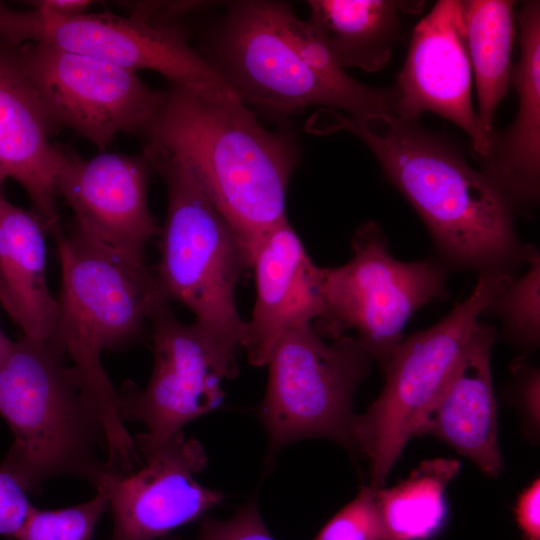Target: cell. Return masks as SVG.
<instances>
[{
    "mask_svg": "<svg viewBox=\"0 0 540 540\" xmlns=\"http://www.w3.org/2000/svg\"><path fill=\"white\" fill-rule=\"evenodd\" d=\"M312 131H347L372 151L384 174L424 222L448 267L514 272L531 245L516 233L514 208L460 151L416 120L387 113L350 116L322 108Z\"/></svg>",
    "mask_w": 540,
    "mask_h": 540,
    "instance_id": "cell-1",
    "label": "cell"
},
{
    "mask_svg": "<svg viewBox=\"0 0 540 540\" xmlns=\"http://www.w3.org/2000/svg\"><path fill=\"white\" fill-rule=\"evenodd\" d=\"M189 169L239 242L250 267L263 236L286 218L298 163L292 133L271 131L229 88L169 84L142 134Z\"/></svg>",
    "mask_w": 540,
    "mask_h": 540,
    "instance_id": "cell-2",
    "label": "cell"
},
{
    "mask_svg": "<svg viewBox=\"0 0 540 540\" xmlns=\"http://www.w3.org/2000/svg\"><path fill=\"white\" fill-rule=\"evenodd\" d=\"M65 357L51 342L20 334L0 360V414L14 436L0 465L28 493L67 475L95 487L107 472L103 417Z\"/></svg>",
    "mask_w": 540,
    "mask_h": 540,
    "instance_id": "cell-3",
    "label": "cell"
},
{
    "mask_svg": "<svg viewBox=\"0 0 540 540\" xmlns=\"http://www.w3.org/2000/svg\"><path fill=\"white\" fill-rule=\"evenodd\" d=\"M61 264L59 317L49 342L73 362L81 387L101 412L107 430H123L120 398L104 370L103 350L137 339L144 325L170 299L144 258L92 239L76 226L55 232Z\"/></svg>",
    "mask_w": 540,
    "mask_h": 540,
    "instance_id": "cell-4",
    "label": "cell"
},
{
    "mask_svg": "<svg viewBox=\"0 0 540 540\" xmlns=\"http://www.w3.org/2000/svg\"><path fill=\"white\" fill-rule=\"evenodd\" d=\"M142 153L163 178L168 195L154 270L159 283L170 301L182 303L195 315V323L237 351L245 321L236 305V287L250 268L244 252L181 160L147 145Z\"/></svg>",
    "mask_w": 540,
    "mask_h": 540,
    "instance_id": "cell-5",
    "label": "cell"
},
{
    "mask_svg": "<svg viewBox=\"0 0 540 540\" xmlns=\"http://www.w3.org/2000/svg\"><path fill=\"white\" fill-rule=\"evenodd\" d=\"M513 277L506 271L480 273L467 298L396 348L384 369L381 393L352 424L353 448L369 460L371 487L382 486L405 445L418 435L454 375L480 315Z\"/></svg>",
    "mask_w": 540,
    "mask_h": 540,
    "instance_id": "cell-6",
    "label": "cell"
},
{
    "mask_svg": "<svg viewBox=\"0 0 540 540\" xmlns=\"http://www.w3.org/2000/svg\"><path fill=\"white\" fill-rule=\"evenodd\" d=\"M291 6L282 1L228 2L204 57L245 104L276 116L310 106L340 109L350 116L393 113L391 88L374 96L344 91L302 60L286 30Z\"/></svg>",
    "mask_w": 540,
    "mask_h": 540,
    "instance_id": "cell-7",
    "label": "cell"
},
{
    "mask_svg": "<svg viewBox=\"0 0 540 540\" xmlns=\"http://www.w3.org/2000/svg\"><path fill=\"white\" fill-rule=\"evenodd\" d=\"M350 260L327 268L323 312L312 323L326 339L352 330L384 370L403 340L412 315L448 295V266L439 259L404 262L390 252L380 225L362 223L355 231Z\"/></svg>",
    "mask_w": 540,
    "mask_h": 540,
    "instance_id": "cell-8",
    "label": "cell"
},
{
    "mask_svg": "<svg viewBox=\"0 0 540 540\" xmlns=\"http://www.w3.org/2000/svg\"><path fill=\"white\" fill-rule=\"evenodd\" d=\"M329 340L307 324L289 330L274 346L260 407L271 454L317 437L353 448V398L373 360L355 336Z\"/></svg>",
    "mask_w": 540,
    "mask_h": 540,
    "instance_id": "cell-9",
    "label": "cell"
},
{
    "mask_svg": "<svg viewBox=\"0 0 540 540\" xmlns=\"http://www.w3.org/2000/svg\"><path fill=\"white\" fill-rule=\"evenodd\" d=\"M154 366L143 390L123 382L118 395L122 420L139 421L145 432L134 439L146 460L189 422L219 407L222 383L237 374L235 350L197 323L186 324L169 303L152 316Z\"/></svg>",
    "mask_w": 540,
    "mask_h": 540,
    "instance_id": "cell-10",
    "label": "cell"
},
{
    "mask_svg": "<svg viewBox=\"0 0 540 540\" xmlns=\"http://www.w3.org/2000/svg\"><path fill=\"white\" fill-rule=\"evenodd\" d=\"M0 35L18 43H47L98 58L129 71L152 70L169 84L226 87L225 82L189 42L179 19L109 11L56 17L36 9L15 10L0 2Z\"/></svg>",
    "mask_w": 540,
    "mask_h": 540,
    "instance_id": "cell-11",
    "label": "cell"
},
{
    "mask_svg": "<svg viewBox=\"0 0 540 540\" xmlns=\"http://www.w3.org/2000/svg\"><path fill=\"white\" fill-rule=\"evenodd\" d=\"M21 51L57 127L73 129L101 152L119 133L142 136L163 101L164 90L113 63L47 43H23Z\"/></svg>",
    "mask_w": 540,
    "mask_h": 540,
    "instance_id": "cell-12",
    "label": "cell"
},
{
    "mask_svg": "<svg viewBox=\"0 0 540 540\" xmlns=\"http://www.w3.org/2000/svg\"><path fill=\"white\" fill-rule=\"evenodd\" d=\"M137 470L105 472L95 488L106 497L113 520L111 540H155L201 518L224 494L200 484L207 465L203 445L182 431Z\"/></svg>",
    "mask_w": 540,
    "mask_h": 540,
    "instance_id": "cell-13",
    "label": "cell"
},
{
    "mask_svg": "<svg viewBox=\"0 0 540 540\" xmlns=\"http://www.w3.org/2000/svg\"><path fill=\"white\" fill-rule=\"evenodd\" d=\"M472 69L468 55L462 1L440 0L415 26L396 84L393 115L416 120L436 113L459 126L480 159L489 145L473 110Z\"/></svg>",
    "mask_w": 540,
    "mask_h": 540,
    "instance_id": "cell-14",
    "label": "cell"
},
{
    "mask_svg": "<svg viewBox=\"0 0 540 540\" xmlns=\"http://www.w3.org/2000/svg\"><path fill=\"white\" fill-rule=\"evenodd\" d=\"M150 169L143 153L105 151L84 160L64 147L55 189L71 207L79 230L107 247L143 259L147 243L161 230L148 207Z\"/></svg>",
    "mask_w": 540,
    "mask_h": 540,
    "instance_id": "cell-15",
    "label": "cell"
},
{
    "mask_svg": "<svg viewBox=\"0 0 540 540\" xmlns=\"http://www.w3.org/2000/svg\"><path fill=\"white\" fill-rule=\"evenodd\" d=\"M58 130L28 74L21 44L0 35V170L25 189L50 234L62 228L55 180L64 147L51 141Z\"/></svg>",
    "mask_w": 540,
    "mask_h": 540,
    "instance_id": "cell-16",
    "label": "cell"
},
{
    "mask_svg": "<svg viewBox=\"0 0 540 540\" xmlns=\"http://www.w3.org/2000/svg\"><path fill=\"white\" fill-rule=\"evenodd\" d=\"M250 268L256 299L242 347L252 365L264 366L285 333L321 316L327 268L312 261L287 217L257 244Z\"/></svg>",
    "mask_w": 540,
    "mask_h": 540,
    "instance_id": "cell-17",
    "label": "cell"
},
{
    "mask_svg": "<svg viewBox=\"0 0 540 540\" xmlns=\"http://www.w3.org/2000/svg\"><path fill=\"white\" fill-rule=\"evenodd\" d=\"M496 337L493 326L477 322L454 375L418 433L444 441L490 477L503 469L491 374Z\"/></svg>",
    "mask_w": 540,
    "mask_h": 540,
    "instance_id": "cell-18",
    "label": "cell"
},
{
    "mask_svg": "<svg viewBox=\"0 0 540 540\" xmlns=\"http://www.w3.org/2000/svg\"><path fill=\"white\" fill-rule=\"evenodd\" d=\"M520 57L510 81L518 96L512 125L494 132L482 172L514 210L533 207L540 192V3L525 1L516 15Z\"/></svg>",
    "mask_w": 540,
    "mask_h": 540,
    "instance_id": "cell-19",
    "label": "cell"
},
{
    "mask_svg": "<svg viewBox=\"0 0 540 540\" xmlns=\"http://www.w3.org/2000/svg\"><path fill=\"white\" fill-rule=\"evenodd\" d=\"M45 226L0 196V304L21 335L47 341L59 317V305L46 278Z\"/></svg>",
    "mask_w": 540,
    "mask_h": 540,
    "instance_id": "cell-20",
    "label": "cell"
},
{
    "mask_svg": "<svg viewBox=\"0 0 540 540\" xmlns=\"http://www.w3.org/2000/svg\"><path fill=\"white\" fill-rule=\"evenodd\" d=\"M309 21L320 31L345 69L375 72L390 60L401 37L400 14L417 13L423 2L394 0H310Z\"/></svg>",
    "mask_w": 540,
    "mask_h": 540,
    "instance_id": "cell-21",
    "label": "cell"
},
{
    "mask_svg": "<svg viewBox=\"0 0 540 540\" xmlns=\"http://www.w3.org/2000/svg\"><path fill=\"white\" fill-rule=\"evenodd\" d=\"M465 37L473 71L479 130L489 145L499 103L508 90L515 36V2L507 0L462 1Z\"/></svg>",
    "mask_w": 540,
    "mask_h": 540,
    "instance_id": "cell-22",
    "label": "cell"
},
{
    "mask_svg": "<svg viewBox=\"0 0 540 540\" xmlns=\"http://www.w3.org/2000/svg\"><path fill=\"white\" fill-rule=\"evenodd\" d=\"M455 459L422 462L391 488L376 489V505L385 540H430L448 516L446 488L460 471Z\"/></svg>",
    "mask_w": 540,
    "mask_h": 540,
    "instance_id": "cell-23",
    "label": "cell"
},
{
    "mask_svg": "<svg viewBox=\"0 0 540 540\" xmlns=\"http://www.w3.org/2000/svg\"><path fill=\"white\" fill-rule=\"evenodd\" d=\"M527 270L512 280L493 298L484 313L500 319L511 340L534 349L540 340V255L531 246Z\"/></svg>",
    "mask_w": 540,
    "mask_h": 540,
    "instance_id": "cell-24",
    "label": "cell"
},
{
    "mask_svg": "<svg viewBox=\"0 0 540 540\" xmlns=\"http://www.w3.org/2000/svg\"><path fill=\"white\" fill-rule=\"evenodd\" d=\"M81 504L45 510L33 506L11 540H92L98 521L107 510L103 492Z\"/></svg>",
    "mask_w": 540,
    "mask_h": 540,
    "instance_id": "cell-25",
    "label": "cell"
},
{
    "mask_svg": "<svg viewBox=\"0 0 540 540\" xmlns=\"http://www.w3.org/2000/svg\"><path fill=\"white\" fill-rule=\"evenodd\" d=\"M375 495L376 488L363 487L322 527L314 540H385Z\"/></svg>",
    "mask_w": 540,
    "mask_h": 540,
    "instance_id": "cell-26",
    "label": "cell"
},
{
    "mask_svg": "<svg viewBox=\"0 0 540 540\" xmlns=\"http://www.w3.org/2000/svg\"><path fill=\"white\" fill-rule=\"evenodd\" d=\"M164 540H174L171 538ZM197 540H275L265 525L254 500L226 520L204 518Z\"/></svg>",
    "mask_w": 540,
    "mask_h": 540,
    "instance_id": "cell-27",
    "label": "cell"
},
{
    "mask_svg": "<svg viewBox=\"0 0 540 540\" xmlns=\"http://www.w3.org/2000/svg\"><path fill=\"white\" fill-rule=\"evenodd\" d=\"M32 508L26 489L10 471L0 465V535L13 537Z\"/></svg>",
    "mask_w": 540,
    "mask_h": 540,
    "instance_id": "cell-28",
    "label": "cell"
},
{
    "mask_svg": "<svg viewBox=\"0 0 540 540\" xmlns=\"http://www.w3.org/2000/svg\"><path fill=\"white\" fill-rule=\"evenodd\" d=\"M540 480L535 479L518 497L515 515L523 540H540Z\"/></svg>",
    "mask_w": 540,
    "mask_h": 540,
    "instance_id": "cell-29",
    "label": "cell"
},
{
    "mask_svg": "<svg viewBox=\"0 0 540 540\" xmlns=\"http://www.w3.org/2000/svg\"><path fill=\"white\" fill-rule=\"evenodd\" d=\"M519 397L529 426L538 430L540 422V374L538 368L530 367L521 372Z\"/></svg>",
    "mask_w": 540,
    "mask_h": 540,
    "instance_id": "cell-30",
    "label": "cell"
},
{
    "mask_svg": "<svg viewBox=\"0 0 540 540\" xmlns=\"http://www.w3.org/2000/svg\"><path fill=\"white\" fill-rule=\"evenodd\" d=\"M33 9L56 17H71L86 13L93 3L89 0H37L27 2Z\"/></svg>",
    "mask_w": 540,
    "mask_h": 540,
    "instance_id": "cell-31",
    "label": "cell"
},
{
    "mask_svg": "<svg viewBox=\"0 0 540 540\" xmlns=\"http://www.w3.org/2000/svg\"><path fill=\"white\" fill-rule=\"evenodd\" d=\"M12 340H10L1 330H0V360L8 351Z\"/></svg>",
    "mask_w": 540,
    "mask_h": 540,
    "instance_id": "cell-32",
    "label": "cell"
},
{
    "mask_svg": "<svg viewBox=\"0 0 540 540\" xmlns=\"http://www.w3.org/2000/svg\"><path fill=\"white\" fill-rule=\"evenodd\" d=\"M6 179L7 178H6L5 174L0 170V196L3 195V190H2L3 189V183H4V181Z\"/></svg>",
    "mask_w": 540,
    "mask_h": 540,
    "instance_id": "cell-33",
    "label": "cell"
}]
</instances>
